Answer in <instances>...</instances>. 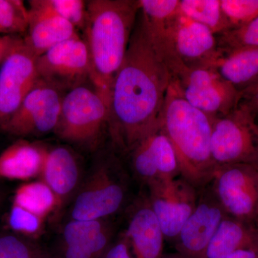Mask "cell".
Returning a JSON list of instances; mask_svg holds the SVG:
<instances>
[{
    "instance_id": "cell-1",
    "label": "cell",
    "mask_w": 258,
    "mask_h": 258,
    "mask_svg": "<svg viewBox=\"0 0 258 258\" xmlns=\"http://www.w3.org/2000/svg\"><path fill=\"white\" fill-rule=\"evenodd\" d=\"M171 82L169 66L140 9L112 85L108 132L115 150L126 154L157 128Z\"/></svg>"
},
{
    "instance_id": "cell-2",
    "label": "cell",
    "mask_w": 258,
    "mask_h": 258,
    "mask_svg": "<svg viewBox=\"0 0 258 258\" xmlns=\"http://www.w3.org/2000/svg\"><path fill=\"white\" fill-rule=\"evenodd\" d=\"M139 10V0L86 2L83 40L89 53V79L108 106L113 80L128 50Z\"/></svg>"
},
{
    "instance_id": "cell-3",
    "label": "cell",
    "mask_w": 258,
    "mask_h": 258,
    "mask_svg": "<svg viewBox=\"0 0 258 258\" xmlns=\"http://www.w3.org/2000/svg\"><path fill=\"white\" fill-rule=\"evenodd\" d=\"M158 125L174 147L180 176L198 189L208 186L215 169L210 117L190 105L171 82Z\"/></svg>"
},
{
    "instance_id": "cell-4",
    "label": "cell",
    "mask_w": 258,
    "mask_h": 258,
    "mask_svg": "<svg viewBox=\"0 0 258 258\" xmlns=\"http://www.w3.org/2000/svg\"><path fill=\"white\" fill-rule=\"evenodd\" d=\"M147 22L169 71L180 64L188 68L211 66L216 57V35L205 25L181 13L164 21Z\"/></svg>"
},
{
    "instance_id": "cell-5",
    "label": "cell",
    "mask_w": 258,
    "mask_h": 258,
    "mask_svg": "<svg viewBox=\"0 0 258 258\" xmlns=\"http://www.w3.org/2000/svg\"><path fill=\"white\" fill-rule=\"evenodd\" d=\"M109 106L96 90L81 85L64 94L55 133L59 138L92 149L108 129Z\"/></svg>"
},
{
    "instance_id": "cell-6",
    "label": "cell",
    "mask_w": 258,
    "mask_h": 258,
    "mask_svg": "<svg viewBox=\"0 0 258 258\" xmlns=\"http://www.w3.org/2000/svg\"><path fill=\"white\" fill-rule=\"evenodd\" d=\"M170 73L171 84L181 96L212 120L225 116L238 106L240 93L213 66L188 68L180 64Z\"/></svg>"
},
{
    "instance_id": "cell-7",
    "label": "cell",
    "mask_w": 258,
    "mask_h": 258,
    "mask_svg": "<svg viewBox=\"0 0 258 258\" xmlns=\"http://www.w3.org/2000/svg\"><path fill=\"white\" fill-rule=\"evenodd\" d=\"M127 195V179L119 161L103 163L88 176L76 195L71 219L106 220L123 208Z\"/></svg>"
},
{
    "instance_id": "cell-8",
    "label": "cell",
    "mask_w": 258,
    "mask_h": 258,
    "mask_svg": "<svg viewBox=\"0 0 258 258\" xmlns=\"http://www.w3.org/2000/svg\"><path fill=\"white\" fill-rule=\"evenodd\" d=\"M209 185L227 216L243 222L257 218V164L216 166Z\"/></svg>"
},
{
    "instance_id": "cell-9",
    "label": "cell",
    "mask_w": 258,
    "mask_h": 258,
    "mask_svg": "<svg viewBox=\"0 0 258 258\" xmlns=\"http://www.w3.org/2000/svg\"><path fill=\"white\" fill-rule=\"evenodd\" d=\"M211 154L215 166L258 164V125L240 106L212 120Z\"/></svg>"
},
{
    "instance_id": "cell-10",
    "label": "cell",
    "mask_w": 258,
    "mask_h": 258,
    "mask_svg": "<svg viewBox=\"0 0 258 258\" xmlns=\"http://www.w3.org/2000/svg\"><path fill=\"white\" fill-rule=\"evenodd\" d=\"M148 200L165 240L175 241L198 203L199 190L181 176L148 185Z\"/></svg>"
},
{
    "instance_id": "cell-11",
    "label": "cell",
    "mask_w": 258,
    "mask_h": 258,
    "mask_svg": "<svg viewBox=\"0 0 258 258\" xmlns=\"http://www.w3.org/2000/svg\"><path fill=\"white\" fill-rule=\"evenodd\" d=\"M64 96V91L39 79L1 130L19 137H40L55 132Z\"/></svg>"
},
{
    "instance_id": "cell-12",
    "label": "cell",
    "mask_w": 258,
    "mask_h": 258,
    "mask_svg": "<svg viewBox=\"0 0 258 258\" xmlns=\"http://www.w3.org/2000/svg\"><path fill=\"white\" fill-rule=\"evenodd\" d=\"M37 58L18 37L0 68V130L38 82Z\"/></svg>"
},
{
    "instance_id": "cell-13",
    "label": "cell",
    "mask_w": 258,
    "mask_h": 258,
    "mask_svg": "<svg viewBox=\"0 0 258 258\" xmlns=\"http://www.w3.org/2000/svg\"><path fill=\"white\" fill-rule=\"evenodd\" d=\"M39 79L61 91L81 86L89 79L87 45L79 36L55 45L37 58Z\"/></svg>"
},
{
    "instance_id": "cell-14",
    "label": "cell",
    "mask_w": 258,
    "mask_h": 258,
    "mask_svg": "<svg viewBox=\"0 0 258 258\" xmlns=\"http://www.w3.org/2000/svg\"><path fill=\"white\" fill-rule=\"evenodd\" d=\"M226 216L210 185L199 190L196 207L174 241L178 252L187 258H203L210 240Z\"/></svg>"
},
{
    "instance_id": "cell-15",
    "label": "cell",
    "mask_w": 258,
    "mask_h": 258,
    "mask_svg": "<svg viewBox=\"0 0 258 258\" xmlns=\"http://www.w3.org/2000/svg\"><path fill=\"white\" fill-rule=\"evenodd\" d=\"M134 258H161L164 234L154 215L147 195L140 197L131 209L124 232Z\"/></svg>"
},
{
    "instance_id": "cell-16",
    "label": "cell",
    "mask_w": 258,
    "mask_h": 258,
    "mask_svg": "<svg viewBox=\"0 0 258 258\" xmlns=\"http://www.w3.org/2000/svg\"><path fill=\"white\" fill-rule=\"evenodd\" d=\"M113 236L105 220H71L62 231V246L74 258H101L113 244Z\"/></svg>"
},
{
    "instance_id": "cell-17",
    "label": "cell",
    "mask_w": 258,
    "mask_h": 258,
    "mask_svg": "<svg viewBox=\"0 0 258 258\" xmlns=\"http://www.w3.org/2000/svg\"><path fill=\"white\" fill-rule=\"evenodd\" d=\"M28 28L24 39L36 57L61 42L79 36L78 30L67 20L29 3Z\"/></svg>"
},
{
    "instance_id": "cell-18",
    "label": "cell",
    "mask_w": 258,
    "mask_h": 258,
    "mask_svg": "<svg viewBox=\"0 0 258 258\" xmlns=\"http://www.w3.org/2000/svg\"><path fill=\"white\" fill-rule=\"evenodd\" d=\"M40 176L55 194L60 210L79 184V164L72 151L64 147L47 149Z\"/></svg>"
},
{
    "instance_id": "cell-19",
    "label": "cell",
    "mask_w": 258,
    "mask_h": 258,
    "mask_svg": "<svg viewBox=\"0 0 258 258\" xmlns=\"http://www.w3.org/2000/svg\"><path fill=\"white\" fill-rule=\"evenodd\" d=\"M211 66L226 81L242 93L258 80V47L218 50Z\"/></svg>"
},
{
    "instance_id": "cell-20",
    "label": "cell",
    "mask_w": 258,
    "mask_h": 258,
    "mask_svg": "<svg viewBox=\"0 0 258 258\" xmlns=\"http://www.w3.org/2000/svg\"><path fill=\"white\" fill-rule=\"evenodd\" d=\"M47 149L24 139L0 154V179L28 181L40 176Z\"/></svg>"
},
{
    "instance_id": "cell-21",
    "label": "cell",
    "mask_w": 258,
    "mask_h": 258,
    "mask_svg": "<svg viewBox=\"0 0 258 258\" xmlns=\"http://www.w3.org/2000/svg\"><path fill=\"white\" fill-rule=\"evenodd\" d=\"M244 223L227 215L210 240L203 258H225L238 249H258V233Z\"/></svg>"
},
{
    "instance_id": "cell-22",
    "label": "cell",
    "mask_w": 258,
    "mask_h": 258,
    "mask_svg": "<svg viewBox=\"0 0 258 258\" xmlns=\"http://www.w3.org/2000/svg\"><path fill=\"white\" fill-rule=\"evenodd\" d=\"M13 204L44 219L60 210L55 194L42 180L20 185L15 191Z\"/></svg>"
},
{
    "instance_id": "cell-23",
    "label": "cell",
    "mask_w": 258,
    "mask_h": 258,
    "mask_svg": "<svg viewBox=\"0 0 258 258\" xmlns=\"http://www.w3.org/2000/svg\"><path fill=\"white\" fill-rule=\"evenodd\" d=\"M179 11L183 16L205 25L216 35L230 30L222 13L221 0H180Z\"/></svg>"
},
{
    "instance_id": "cell-24",
    "label": "cell",
    "mask_w": 258,
    "mask_h": 258,
    "mask_svg": "<svg viewBox=\"0 0 258 258\" xmlns=\"http://www.w3.org/2000/svg\"><path fill=\"white\" fill-rule=\"evenodd\" d=\"M151 134L139 141L126 154L130 157L134 175L147 186L159 178Z\"/></svg>"
},
{
    "instance_id": "cell-25",
    "label": "cell",
    "mask_w": 258,
    "mask_h": 258,
    "mask_svg": "<svg viewBox=\"0 0 258 258\" xmlns=\"http://www.w3.org/2000/svg\"><path fill=\"white\" fill-rule=\"evenodd\" d=\"M151 138L159 175L158 179H169L180 176L175 151L159 125L151 134Z\"/></svg>"
},
{
    "instance_id": "cell-26",
    "label": "cell",
    "mask_w": 258,
    "mask_h": 258,
    "mask_svg": "<svg viewBox=\"0 0 258 258\" xmlns=\"http://www.w3.org/2000/svg\"><path fill=\"white\" fill-rule=\"evenodd\" d=\"M28 3L67 20L77 30L83 31L84 30L86 2L83 0H30Z\"/></svg>"
},
{
    "instance_id": "cell-27",
    "label": "cell",
    "mask_w": 258,
    "mask_h": 258,
    "mask_svg": "<svg viewBox=\"0 0 258 258\" xmlns=\"http://www.w3.org/2000/svg\"><path fill=\"white\" fill-rule=\"evenodd\" d=\"M28 28V8L20 0H0V35L13 36Z\"/></svg>"
},
{
    "instance_id": "cell-28",
    "label": "cell",
    "mask_w": 258,
    "mask_h": 258,
    "mask_svg": "<svg viewBox=\"0 0 258 258\" xmlns=\"http://www.w3.org/2000/svg\"><path fill=\"white\" fill-rule=\"evenodd\" d=\"M45 219L13 204L8 217V225L11 230L20 236L35 238L42 233Z\"/></svg>"
},
{
    "instance_id": "cell-29",
    "label": "cell",
    "mask_w": 258,
    "mask_h": 258,
    "mask_svg": "<svg viewBox=\"0 0 258 258\" xmlns=\"http://www.w3.org/2000/svg\"><path fill=\"white\" fill-rule=\"evenodd\" d=\"M230 30L242 28L258 18V0H221Z\"/></svg>"
},
{
    "instance_id": "cell-30",
    "label": "cell",
    "mask_w": 258,
    "mask_h": 258,
    "mask_svg": "<svg viewBox=\"0 0 258 258\" xmlns=\"http://www.w3.org/2000/svg\"><path fill=\"white\" fill-rule=\"evenodd\" d=\"M218 50L246 46L258 47V18L242 28L227 30L216 35Z\"/></svg>"
},
{
    "instance_id": "cell-31",
    "label": "cell",
    "mask_w": 258,
    "mask_h": 258,
    "mask_svg": "<svg viewBox=\"0 0 258 258\" xmlns=\"http://www.w3.org/2000/svg\"><path fill=\"white\" fill-rule=\"evenodd\" d=\"M20 235H0V258H46L43 251Z\"/></svg>"
},
{
    "instance_id": "cell-32",
    "label": "cell",
    "mask_w": 258,
    "mask_h": 258,
    "mask_svg": "<svg viewBox=\"0 0 258 258\" xmlns=\"http://www.w3.org/2000/svg\"><path fill=\"white\" fill-rule=\"evenodd\" d=\"M238 106L242 107L258 125V80L253 85L240 93Z\"/></svg>"
},
{
    "instance_id": "cell-33",
    "label": "cell",
    "mask_w": 258,
    "mask_h": 258,
    "mask_svg": "<svg viewBox=\"0 0 258 258\" xmlns=\"http://www.w3.org/2000/svg\"><path fill=\"white\" fill-rule=\"evenodd\" d=\"M101 258H134L130 244L123 233Z\"/></svg>"
},
{
    "instance_id": "cell-34",
    "label": "cell",
    "mask_w": 258,
    "mask_h": 258,
    "mask_svg": "<svg viewBox=\"0 0 258 258\" xmlns=\"http://www.w3.org/2000/svg\"><path fill=\"white\" fill-rule=\"evenodd\" d=\"M18 37L0 35V63L3 62L5 57L15 45Z\"/></svg>"
},
{
    "instance_id": "cell-35",
    "label": "cell",
    "mask_w": 258,
    "mask_h": 258,
    "mask_svg": "<svg viewBox=\"0 0 258 258\" xmlns=\"http://www.w3.org/2000/svg\"><path fill=\"white\" fill-rule=\"evenodd\" d=\"M225 258H258V249L244 248L232 252Z\"/></svg>"
},
{
    "instance_id": "cell-36",
    "label": "cell",
    "mask_w": 258,
    "mask_h": 258,
    "mask_svg": "<svg viewBox=\"0 0 258 258\" xmlns=\"http://www.w3.org/2000/svg\"><path fill=\"white\" fill-rule=\"evenodd\" d=\"M161 258H187L182 254L179 253L167 254V255H163Z\"/></svg>"
},
{
    "instance_id": "cell-37",
    "label": "cell",
    "mask_w": 258,
    "mask_h": 258,
    "mask_svg": "<svg viewBox=\"0 0 258 258\" xmlns=\"http://www.w3.org/2000/svg\"><path fill=\"white\" fill-rule=\"evenodd\" d=\"M1 200H2V198H1V197H0V203H1Z\"/></svg>"
}]
</instances>
